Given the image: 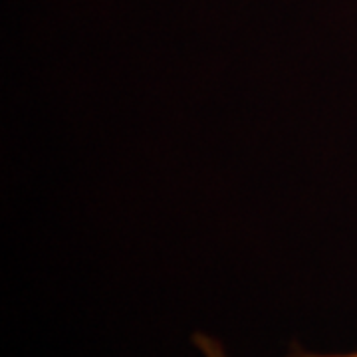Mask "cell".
<instances>
[{
  "label": "cell",
  "mask_w": 357,
  "mask_h": 357,
  "mask_svg": "<svg viewBox=\"0 0 357 357\" xmlns=\"http://www.w3.org/2000/svg\"><path fill=\"white\" fill-rule=\"evenodd\" d=\"M191 344L197 351L199 357H234L229 351V347L225 345V342L208 332H195L191 337Z\"/></svg>",
  "instance_id": "cell-1"
},
{
  "label": "cell",
  "mask_w": 357,
  "mask_h": 357,
  "mask_svg": "<svg viewBox=\"0 0 357 357\" xmlns=\"http://www.w3.org/2000/svg\"><path fill=\"white\" fill-rule=\"evenodd\" d=\"M284 357H357V347L356 349H345V351H319V349L306 347L300 342H292Z\"/></svg>",
  "instance_id": "cell-2"
}]
</instances>
